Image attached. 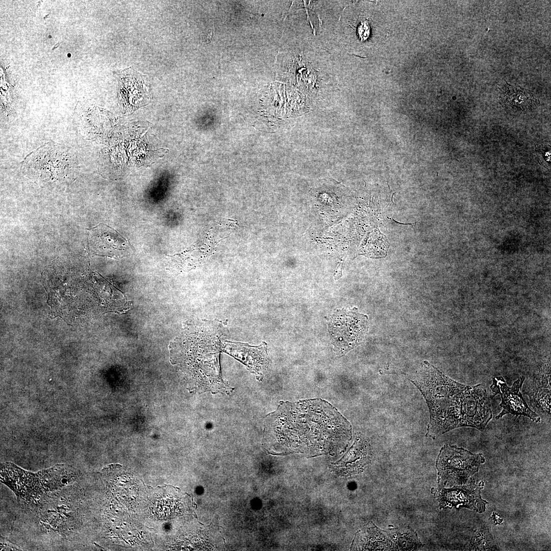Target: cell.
I'll return each mask as SVG.
<instances>
[{
    "mask_svg": "<svg viewBox=\"0 0 551 551\" xmlns=\"http://www.w3.org/2000/svg\"><path fill=\"white\" fill-rule=\"evenodd\" d=\"M410 380L420 391L429 409L427 436L434 439L453 429L467 427L471 386L456 382L426 361Z\"/></svg>",
    "mask_w": 551,
    "mask_h": 551,
    "instance_id": "1",
    "label": "cell"
},
{
    "mask_svg": "<svg viewBox=\"0 0 551 551\" xmlns=\"http://www.w3.org/2000/svg\"><path fill=\"white\" fill-rule=\"evenodd\" d=\"M74 153L69 147L56 143H47L28 155L21 167L30 177L42 182H68L79 171Z\"/></svg>",
    "mask_w": 551,
    "mask_h": 551,
    "instance_id": "2",
    "label": "cell"
},
{
    "mask_svg": "<svg viewBox=\"0 0 551 551\" xmlns=\"http://www.w3.org/2000/svg\"><path fill=\"white\" fill-rule=\"evenodd\" d=\"M484 462L482 454H472L462 447L445 444L436 461L438 487L475 483V473Z\"/></svg>",
    "mask_w": 551,
    "mask_h": 551,
    "instance_id": "3",
    "label": "cell"
},
{
    "mask_svg": "<svg viewBox=\"0 0 551 551\" xmlns=\"http://www.w3.org/2000/svg\"><path fill=\"white\" fill-rule=\"evenodd\" d=\"M329 331L334 350L344 355L359 345L368 330L367 317L357 311H337L331 316Z\"/></svg>",
    "mask_w": 551,
    "mask_h": 551,
    "instance_id": "4",
    "label": "cell"
},
{
    "mask_svg": "<svg viewBox=\"0 0 551 551\" xmlns=\"http://www.w3.org/2000/svg\"><path fill=\"white\" fill-rule=\"evenodd\" d=\"M523 377L515 381L512 386H507L502 377L492 378L493 383L490 386L493 396L499 394L502 401L499 406L502 411L496 416L498 419L507 414L516 417L520 415L529 417L535 422H539L541 418L534 411L532 410L525 402L520 389L522 386Z\"/></svg>",
    "mask_w": 551,
    "mask_h": 551,
    "instance_id": "5",
    "label": "cell"
},
{
    "mask_svg": "<svg viewBox=\"0 0 551 551\" xmlns=\"http://www.w3.org/2000/svg\"><path fill=\"white\" fill-rule=\"evenodd\" d=\"M483 484L478 485L475 483L465 485L454 486L453 488H439L436 491L437 498L440 508H466L482 513L486 510L488 502L483 499L481 490Z\"/></svg>",
    "mask_w": 551,
    "mask_h": 551,
    "instance_id": "6",
    "label": "cell"
},
{
    "mask_svg": "<svg viewBox=\"0 0 551 551\" xmlns=\"http://www.w3.org/2000/svg\"><path fill=\"white\" fill-rule=\"evenodd\" d=\"M222 349L225 353L241 361L257 379L262 376L268 364L267 346L263 343L258 346L226 341Z\"/></svg>",
    "mask_w": 551,
    "mask_h": 551,
    "instance_id": "7",
    "label": "cell"
},
{
    "mask_svg": "<svg viewBox=\"0 0 551 551\" xmlns=\"http://www.w3.org/2000/svg\"><path fill=\"white\" fill-rule=\"evenodd\" d=\"M92 251L96 254L120 257L128 252L129 246L118 232L105 224H99L90 232Z\"/></svg>",
    "mask_w": 551,
    "mask_h": 551,
    "instance_id": "8",
    "label": "cell"
},
{
    "mask_svg": "<svg viewBox=\"0 0 551 551\" xmlns=\"http://www.w3.org/2000/svg\"><path fill=\"white\" fill-rule=\"evenodd\" d=\"M371 450L368 441L361 436L356 438L353 445L341 460L334 464L336 471L345 475L359 473L370 462Z\"/></svg>",
    "mask_w": 551,
    "mask_h": 551,
    "instance_id": "9",
    "label": "cell"
},
{
    "mask_svg": "<svg viewBox=\"0 0 551 551\" xmlns=\"http://www.w3.org/2000/svg\"><path fill=\"white\" fill-rule=\"evenodd\" d=\"M121 81L120 95L123 99L124 107L129 110H134L149 99L146 78L134 70H124Z\"/></svg>",
    "mask_w": 551,
    "mask_h": 551,
    "instance_id": "10",
    "label": "cell"
},
{
    "mask_svg": "<svg viewBox=\"0 0 551 551\" xmlns=\"http://www.w3.org/2000/svg\"><path fill=\"white\" fill-rule=\"evenodd\" d=\"M387 533L370 522L356 534L352 544V550H389L392 541Z\"/></svg>",
    "mask_w": 551,
    "mask_h": 551,
    "instance_id": "11",
    "label": "cell"
},
{
    "mask_svg": "<svg viewBox=\"0 0 551 551\" xmlns=\"http://www.w3.org/2000/svg\"><path fill=\"white\" fill-rule=\"evenodd\" d=\"M550 373L536 376L525 389L531 406L538 411L550 414Z\"/></svg>",
    "mask_w": 551,
    "mask_h": 551,
    "instance_id": "12",
    "label": "cell"
},
{
    "mask_svg": "<svg viewBox=\"0 0 551 551\" xmlns=\"http://www.w3.org/2000/svg\"><path fill=\"white\" fill-rule=\"evenodd\" d=\"M537 99L529 90L506 83L500 90L499 102L508 109L514 111H526L532 109Z\"/></svg>",
    "mask_w": 551,
    "mask_h": 551,
    "instance_id": "13",
    "label": "cell"
},
{
    "mask_svg": "<svg viewBox=\"0 0 551 551\" xmlns=\"http://www.w3.org/2000/svg\"><path fill=\"white\" fill-rule=\"evenodd\" d=\"M392 547L395 550H416L423 546L416 533L410 527L394 530L390 534Z\"/></svg>",
    "mask_w": 551,
    "mask_h": 551,
    "instance_id": "14",
    "label": "cell"
},
{
    "mask_svg": "<svg viewBox=\"0 0 551 551\" xmlns=\"http://www.w3.org/2000/svg\"><path fill=\"white\" fill-rule=\"evenodd\" d=\"M537 159L540 164L549 165L550 162V148L548 146L541 145L536 149Z\"/></svg>",
    "mask_w": 551,
    "mask_h": 551,
    "instance_id": "15",
    "label": "cell"
},
{
    "mask_svg": "<svg viewBox=\"0 0 551 551\" xmlns=\"http://www.w3.org/2000/svg\"><path fill=\"white\" fill-rule=\"evenodd\" d=\"M358 33L361 40H366L369 36V28L367 20L362 22L358 28Z\"/></svg>",
    "mask_w": 551,
    "mask_h": 551,
    "instance_id": "16",
    "label": "cell"
},
{
    "mask_svg": "<svg viewBox=\"0 0 551 551\" xmlns=\"http://www.w3.org/2000/svg\"><path fill=\"white\" fill-rule=\"evenodd\" d=\"M214 33V29L212 27L206 30L203 36V42L206 44L209 43L212 40Z\"/></svg>",
    "mask_w": 551,
    "mask_h": 551,
    "instance_id": "17",
    "label": "cell"
}]
</instances>
